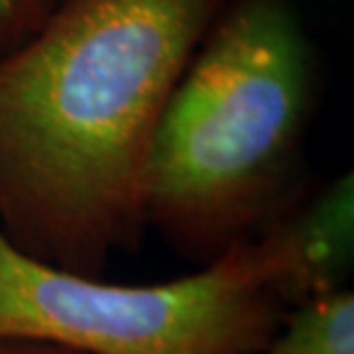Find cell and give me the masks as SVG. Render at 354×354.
Wrapping results in <instances>:
<instances>
[{
	"instance_id": "cell-4",
	"label": "cell",
	"mask_w": 354,
	"mask_h": 354,
	"mask_svg": "<svg viewBox=\"0 0 354 354\" xmlns=\"http://www.w3.org/2000/svg\"><path fill=\"white\" fill-rule=\"evenodd\" d=\"M276 267L283 306L345 288L354 265V182L338 175L308 196L295 198L256 235Z\"/></svg>"
},
{
	"instance_id": "cell-2",
	"label": "cell",
	"mask_w": 354,
	"mask_h": 354,
	"mask_svg": "<svg viewBox=\"0 0 354 354\" xmlns=\"http://www.w3.org/2000/svg\"><path fill=\"white\" fill-rule=\"evenodd\" d=\"M315 99L308 35L290 0H230L154 129L145 216L201 265L292 201Z\"/></svg>"
},
{
	"instance_id": "cell-7",
	"label": "cell",
	"mask_w": 354,
	"mask_h": 354,
	"mask_svg": "<svg viewBox=\"0 0 354 354\" xmlns=\"http://www.w3.org/2000/svg\"><path fill=\"white\" fill-rule=\"evenodd\" d=\"M0 354H81L62 345L35 338H0Z\"/></svg>"
},
{
	"instance_id": "cell-3",
	"label": "cell",
	"mask_w": 354,
	"mask_h": 354,
	"mask_svg": "<svg viewBox=\"0 0 354 354\" xmlns=\"http://www.w3.org/2000/svg\"><path fill=\"white\" fill-rule=\"evenodd\" d=\"M274 283L258 237L194 274L122 286L35 260L0 232V338L81 354H260L286 310Z\"/></svg>"
},
{
	"instance_id": "cell-6",
	"label": "cell",
	"mask_w": 354,
	"mask_h": 354,
	"mask_svg": "<svg viewBox=\"0 0 354 354\" xmlns=\"http://www.w3.org/2000/svg\"><path fill=\"white\" fill-rule=\"evenodd\" d=\"M69 0H0V53L37 32Z\"/></svg>"
},
{
	"instance_id": "cell-1",
	"label": "cell",
	"mask_w": 354,
	"mask_h": 354,
	"mask_svg": "<svg viewBox=\"0 0 354 354\" xmlns=\"http://www.w3.org/2000/svg\"><path fill=\"white\" fill-rule=\"evenodd\" d=\"M230 0H69L0 53V232L102 276L147 232L161 111Z\"/></svg>"
},
{
	"instance_id": "cell-5",
	"label": "cell",
	"mask_w": 354,
	"mask_h": 354,
	"mask_svg": "<svg viewBox=\"0 0 354 354\" xmlns=\"http://www.w3.org/2000/svg\"><path fill=\"white\" fill-rule=\"evenodd\" d=\"M260 354H354V295L341 288L283 310Z\"/></svg>"
}]
</instances>
